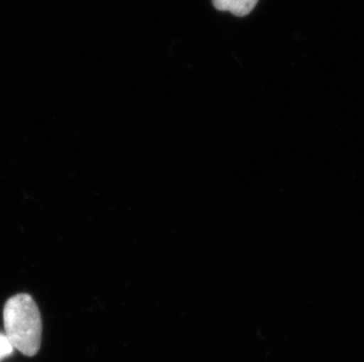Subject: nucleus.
I'll return each mask as SVG.
<instances>
[{
  "label": "nucleus",
  "instance_id": "1",
  "mask_svg": "<svg viewBox=\"0 0 364 362\" xmlns=\"http://www.w3.org/2000/svg\"><path fill=\"white\" fill-rule=\"evenodd\" d=\"M5 335L21 354L33 356L41 344V317L38 306L28 294L10 297L4 307Z\"/></svg>",
  "mask_w": 364,
  "mask_h": 362
},
{
  "label": "nucleus",
  "instance_id": "2",
  "mask_svg": "<svg viewBox=\"0 0 364 362\" xmlns=\"http://www.w3.org/2000/svg\"><path fill=\"white\" fill-rule=\"evenodd\" d=\"M259 0H213V6L218 11L230 12L236 17L250 14Z\"/></svg>",
  "mask_w": 364,
  "mask_h": 362
},
{
  "label": "nucleus",
  "instance_id": "3",
  "mask_svg": "<svg viewBox=\"0 0 364 362\" xmlns=\"http://www.w3.org/2000/svg\"><path fill=\"white\" fill-rule=\"evenodd\" d=\"M14 351V349L9 341V339L6 338V335L0 333V361L7 356H10Z\"/></svg>",
  "mask_w": 364,
  "mask_h": 362
}]
</instances>
